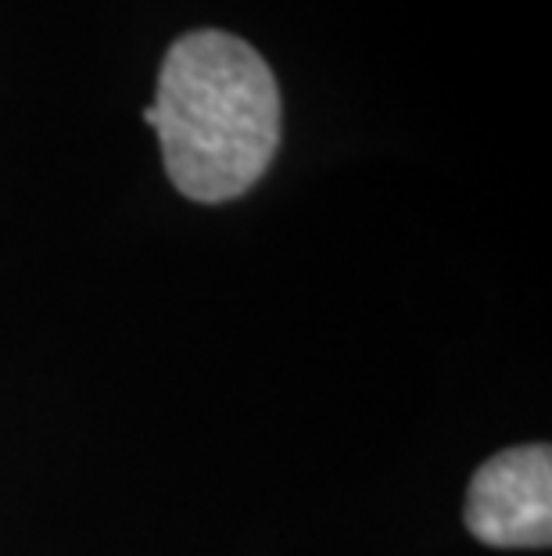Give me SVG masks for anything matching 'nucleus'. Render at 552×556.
<instances>
[{
	"mask_svg": "<svg viewBox=\"0 0 552 556\" xmlns=\"http://www.w3.org/2000/svg\"><path fill=\"white\" fill-rule=\"evenodd\" d=\"M162 162L176 191L216 205L262 180L280 148V87L266 58L233 33L180 37L162 62L155 104Z\"/></svg>",
	"mask_w": 552,
	"mask_h": 556,
	"instance_id": "obj_1",
	"label": "nucleus"
},
{
	"mask_svg": "<svg viewBox=\"0 0 552 556\" xmlns=\"http://www.w3.org/2000/svg\"><path fill=\"white\" fill-rule=\"evenodd\" d=\"M470 535L496 549H545L552 542V448L516 445L491 456L466 492Z\"/></svg>",
	"mask_w": 552,
	"mask_h": 556,
	"instance_id": "obj_2",
	"label": "nucleus"
}]
</instances>
